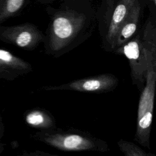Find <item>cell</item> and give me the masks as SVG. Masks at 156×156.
<instances>
[{"mask_svg": "<svg viewBox=\"0 0 156 156\" xmlns=\"http://www.w3.org/2000/svg\"><path fill=\"white\" fill-rule=\"evenodd\" d=\"M93 26L83 13L72 10L55 13L43 40L44 52L58 58L75 49L93 34Z\"/></svg>", "mask_w": 156, "mask_h": 156, "instance_id": "obj_1", "label": "cell"}, {"mask_svg": "<svg viewBox=\"0 0 156 156\" xmlns=\"http://www.w3.org/2000/svg\"><path fill=\"white\" fill-rule=\"evenodd\" d=\"M34 136L39 141L65 152H106L110 150L105 141L89 132L73 128L63 130L56 127L52 130H39Z\"/></svg>", "mask_w": 156, "mask_h": 156, "instance_id": "obj_2", "label": "cell"}, {"mask_svg": "<svg viewBox=\"0 0 156 156\" xmlns=\"http://www.w3.org/2000/svg\"><path fill=\"white\" fill-rule=\"evenodd\" d=\"M156 84V67L148 66L145 84L140 91L137 110L136 129L134 140L142 146L150 149V134L153 116Z\"/></svg>", "mask_w": 156, "mask_h": 156, "instance_id": "obj_3", "label": "cell"}, {"mask_svg": "<svg viewBox=\"0 0 156 156\" xmlns=\"http://www.w3.org/2000/svg\"><path fill=\"white\" fill-rule=\"evenodd\" d=\"M112 52L123 55L128 59L132 84L141 91L145 84L147 69V63L143 49L141 32L136 34L130 40L114 49Z\"/></svg>", "mask_w": 156, "mask_h": 156, "instance_id": "obj_4", "label": "cell"}, {"mask_svg": "<svg viewBox=\"0 0 156 156\" xmlns=\"http://www.w3.org/2000/svg\"><path fill=\"white\" fill-rule=\"evenodd\" d=\"M119 84L118 77L112 73H103L94 76L76 79L59 85L44 86L41 90H71L90 93H105L116 89Z\"/></svg>", "mask_w": 156, "mask_h": 156, "instance_id": "obj_5", "label": "cell"}, {"mask_svg": "<svg viewBox=\"0 0 156 156\" xmlns=\"http://www.w3.org/2000/svg\"><path fill=\"white\" fill-rule=\"evenodd\" d=\"M44 34L35 25L23 24L7 27L0 32V39L27 51L34 50L43 43Z\"/></svg>", "mask_w": 156, "mask_h": 156, "instance_id": "obj_6", "label": "cell"}, {"mask_svg": "<svg viewBox=\"0 0 156 156\" xmlns=\"http://www.w3.org/2000/svg\"><path fill=\"white\" fill-rule=\"evenodd\" d=\"M135 2L129 0H120L115 7L106 30L101 37L102 46L106 51L112 52L118 33Z\"/></svg>", "mask_w": 156, "mask_h": 156, "instance_id": "obj_7", "label": "cell"}, {"mask_svg": "<svg viewBox=\"0 0 156 156\" xmlns=\"http://www.w3.org/2000/svg\"><path fill=\"white\" fill-rule=\"evenodd\" d=\"M32 71L31 65L11 52L0 49V73L9 78L15 79Z\"/></svg>", "mask_w": 156, "mask_h": 156, "instance_id": "obj_8", "label": "cell"}, {"mask_svg": "<svg viewBox=\"0 0 156 156\" xmlns=\"http://www.w3.org/2000/svg\"><path fill=\"white\" fill-rule=\"evenodd\" d=\"M140 15L141 7L136 1L130 9L127 18L118 33L113 51L124 44L136 34L139 25Z\"/></svg>", "mask_w": 156, "mask_h": 156, "instance_id": "obj_9", "label": "cell"}, {"mask_svg": "<svg viewBox=\"0 0 156 156\" xmlns=\"http://www.w3.org/2000/svg\"><path fill=\"white\" fill-rule=\"evenodd\" d=\"M143 51L147 67H156V27L151 20H149L141 32Z\"/></svg>", "mask_w": 156, "mask_h": 156, "instance_id": "obj_10", "label": "cell"}, {"mask_svg": "<svg viewBox=\"0 0 156 156\" xmlns=\"http://www.w3.org/2000/svg\"><path fill=\"white\" fill-rule=\"evenodd\" d=\"M24 119L26 122L32 127L40 130H48L57 127L54 117L46 109L35 108L26 112Z\"/></svg>", "mask_w": 156, "mask_h": 156, "instance_id": "obj_11", "label": "cell"}, {"mask_svg": "<svg viewBox=\"0 0 156 156\" xmlns=\"http://www.w3.org/2000/svg\"><path fill=\"white\" fill-rule=\"evenodd\" d=\"M117 144L125 156H155L152 153L146 152L135 143L123 139H120Z\"/></svg>", "mask_w": 156, "mask_h": 156, "instance_id": "obj_12", "label": "cell"}, {"mask_svg": "<svg viewBox=\"0 0 156 156\" xmlns=\"http://www.w3.org/2000/svg\"><path fill=\"white\" fill-rule=\"evenodd\" d=\"M24 0H7L5 6V16L11 15L18 12L22 7Z\"/></svg>", "mask_w": 156, "mask_h": 156, "instance_id": "obj_13", "label": "cell"}, {"mask_svg": "<svg viewBox=\"0 0 156 156\" xmlns=\"http://www.w3.org/2000/svg\"><path fill=\"white\" fill-rule=\"evenodd\" d=\"M28 155H52V154L50 153H47L44 152L43 151H37L35 152H32L30 154H29Z\"/></svg>", "mask_w": 156, "mask_h": 156, "instance_id": "obj_14", "label": "cell"}, {"mask_svg": "<svg viewBox=\"0 0 156 156\" xmlns=\"http://www.w3.org/2000/svg\"><path fill=\"white\" fill-rule=\"evenodd\" d=\"M2 128L1 126L0 125V153L2 152V144L1 143V134H2Z\"/></svg>", "mask_w": 156, "mask_h": 156, "instance_id": "obj_15", "label": "cell"}, {"mask_svg": "<svg viewBox=\"0 0 156 156\" xmlns=\"http://www.w3.org/2000/svg\"><path fill=\"white\" fill-rule=\"evenodd\" d=\"M151 1H152V2H153L154 4L155 3V0H150Z\"/></svg>", "mask_w": 156, "mask_h": 156, "instance_id": "obj_16", "label": "cell"}, {"mask_svg": "<svg viewBox=\"0 0 156 156\" xmlns=\"http://www.w3.org/2000/svg\"><path fill=\"white\" fill-rule=\"evenodd\" d=\"M129 1H136V0H129Z\"/></svg>", "mask_w": 156, "mask_h": 156, "instance_id": "obj_17", "label": "cell"}]
</instances>
